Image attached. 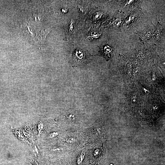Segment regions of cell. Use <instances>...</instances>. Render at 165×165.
Here are the masks:
<instances>
[{
	"label": "cell",
	"instance_id": "1",
	"mask_svg": "<svg viewBox=\"0 0 165 165\" xmlns=\"http://www.w3.org/2000/svg\"><path fill=\"white\" fill-rule=\"evenodd\" d=\"M121 22V20L120 19H117L114 22L113 24L114 27H119Z\"/></svg>",
	"mask_w": 165,
	"mask_h": 165
},
{
	"label": "cell",
	"instance_id": "2",
	"mask_svg": "<svg viewBox=\"0 0 165 165\" xmlns=\"http://www.w3.org/2000/svg\"><path fill=\"white\" fill-rule=\"evenodd\" d=\"M104 50L105 52V53H110L112 51V49L109 46H107L105 47Z\"/></svg>",
	"mask_w": 165,
	"mask_h": 165
},
{
	"label": "cell",
	"instance_id": "3",
	"mask_svg": "<svg viewBox=\"0 0 165 165\" xmlns=\"http://www.w3.org/2000/svg\"><path fill=\"white\" fill-rule=\"evenodd\" d=\"M74 25V22L73 21H72L69 27V30L71 32H72L73 31Z\"/></svg>",
	"mask_w": 165,
	"mask_h": 165
},
{
	"label": "cell",
	"instance_id": "4",
	"mask_svg": "<svg viewBox=\"0 0 165 165\" xmlns=\"http://www.w3.org/2000/svg\"><path fill=\"white\" fill-rule=\"evenodd\" d=\"M134 17L133 16H130L126 21V23H129L134 19Z\"/></svg>",
	"mask_w": 165,
	"mask_h": 165
},
{
	"label": "cell",
	"instance_id": "5",
	"mask_svg": "<svg viewBox=\"0 0 165 165\" xmlns=\"http://www.w3.org/2000/svg\"><path fill=\"white\" fill-rule=\"evenodd\" d=\"M84 155H83V154H82L79 157L77 160V162L79 163L82 162L84 158Z\"/></svg>",
	"mask_w": 165,
	"mask_h": 165
}]
</instances>
